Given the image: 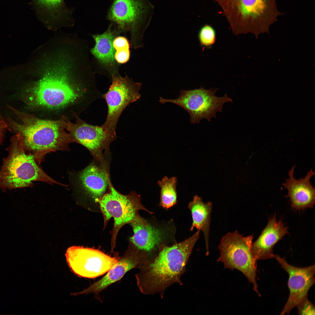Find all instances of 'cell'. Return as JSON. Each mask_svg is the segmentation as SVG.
<instances>
[{
    "mask_svg": "<svg viewBox=\"0 0 315 315\" xmlns=\"http://www.w3.org/2000/svg\"><path fill=\"white\" fill-rule=\"evenodd\" d=\"M66 256L69 266L75 274L90 279L106 273L118 259L97 249L78 246L69 248Z\"/></svg>",
    "mask_w": 315,
    "mask_h": 315,
    "instance_id": "obj_12",
    "label": "cell"
},
{
    "mask_svg": "<svg viewBox=\"0 0 315 315\" xmlns=\"http://www.w3.org/2000/svg\"><path fill=\"white\" fill-rule=\"evenodd\" d=\"M78 181L80 187L96 201L105 194L110 181L105 168L93 163L80 172Z\"/></svg>",
    "mask_w": 315,
    "mask_h": 315,
    "instance_id": "obj_19",
    "label": "cell"
},
{
    "mask_svg": "<svg viewBox=\"0 0 315 315\" xmlns=\"http://www.w3.org/2000/svg\"><path fill=\"white\" fill-rule=\"evenodd\" d=\"M288 233V228L276 216L269 218L268 223L256 240L252 242L251 250L256 261L273 258V249L276 244Z\"/></svg>",
    "mask_w": 315,
    "mask_h": 315,
    "instance_id": "obj_17",
    "label": "cell"
},
{
    "mask_svg": "<svg viewBox=\"0 0 315 315\" xmlns=\"http://www.w3.org/2000/svg\"><path fill=\"white\" fill-rule=\"evenodd\" d=\"M7 129V125L6 121L0 114V144L4 139Z\"/></svg>",
    "mask_w": 315,
    "mask_h": 315,
    "instance_id": "obj_26",
    "label": "cell"
},
{
    "mask_svg": "<svg viewBox=\"0 0 315 315\" xmlns=\"http://www.w3.org/2000/svg\"><path fill=\"white\" fill-rule=\"evenodd\" d=\"M76 122L72 123L65 116L61 118L64 127L75 139L85 147L102 165L104 150L108 149L115 139L110 135L102 126L90 124L75 115Z\"/></svg>",
    "mask_w": 315,
    "mask_h": 315,
    "instance_id": "obj_13",
    "label": "cell"
},
{
    "mask_svg": "<svg viewBox=\"0 0 315 315\" xmlns=\"http://www.w3.org/2000/svg\"><path fill=\"white\" fill-rule=\"evenodd\" d=\"M30 108L61 109L88 99L92 102L102 97L96 84L74 85L64 76L47 75L28 86L21 95Z\"/></svg>",
    "mask_w": 315,
    "mask_h": 315,
    "instance_id": "obj_2",
    "label": "cell"
},
{
    "mask_svg": "<svg viewBox=\"0 0 315 315\" xmlns=\"http://www.w3.org/2000/svg\"><path fill=\"white\" fill-rule=\"evenodd\" d=\"M153 6L148 0H114L108 15L120 30L129 31L132 47L143 46L144 32L154 13Z\"/></svg>",
    "mask_w": 315,
    "mask_h": 315,
    "instance_id": "obj_6",
    "label": "cell"
},
{
    "mask_svg": "<svg viewBox=\"0 0 315 315\" xmlns=\"http://www.w3.org/2000/svg\"><path fill=\"white\" fill-rule=\"evenodd\" d=\"M218 89L206 90L201 87L193 90H181L177 98L167 99L160 97L159 102L162 104L174 103L183 108L189 114L192 124L199 123L204 118L210 121L212 118H216L217 112H222L225 103L233 102L226 94L222 97L216 96Z\"/></svg>",
    "mask_w": 315,
    "mask_h": 315,
    "instance_id": "obj_9",
    "label": "cell"
},
{
    "mask_svg": "<svg viewBox=\"0 0 315 315\" xmlns=\"http://www.w3.org/2000/svg\"><path fill=\"white\" fill-rule=\"evenodd\" d=\"M142 83L135 82L127 76L118 74L112 76V83L103 98L108 107L107 116L102 126L111 136L116 139L117 123L122 113L127 106L139 99V91Z\"/></svg>",
    "mask_w": 315,
    "mask_h": 315,
    "instance_id": "obj_10",
    "label": "cell"
},
{
    "mask_svg": "<svg viewBox=\"0 0 315 315\" xmlns=\"http://www.w3.org/2000/svg\"><path fill=\"white\" fill-rule=\"evenodd\" d=\"M148 256L135 247L133 245L121 257L118 258L115 264L99 280L80 293L93 294L98 295L108 286L119 281L130 270L139 268L148 259Z\"/></svg>",
    "mask_w": 315,
    "mask_h": 315,
    "instance_id": "obj_15",
    "label": "cell"
},
{
    "mask_svg": "<svg viewBox=\"0 0 315 315\" xmlns=\"http://www.w3.org/2000/svg\"><path fill=\"white\" fill-rule=\"evenodd\" d=\"M281 267L288 274V285L290 291L288 300L280 315L288 314L305 297L315 282L314 265L305 267H298L289 264L284 258L274 255Z\"/></svg>",
    "mask_w": 315,
    "mask_h": 315,
    "instance_id": "obj_14",
    "label": "cell"
},
{
    "mask_svg": "<svg viewBox=\"0 0 315 315\" xmlns=\"http://www.w3.org/2000/svg\"><path fill=\"white\" fill-rule=\"evenodd\" d=\"M109 192L105 194L96 202H98L106 224L111 218L114 223L112 234V245L116 243L117 234L124 225L131 223L139 216V211L144 210L150 214L154 213L146 209L142 204L140 195L132 192L123 195L117 191L109 181Z\"/></svg>",
    "mask_w": 315,
    "mask_h": 315,
    "instance_id": "obj_8",
    "label": "cell"
},
{
    "mask_svg": "<svg viewBox=\"0 0 315 315\" xmlns=\"http://www.w3.org/2000/svg\"><path fill=\"white\" fill-rule=\"evenodd\" d=\"M115 50L114 58L118 63L122 64L128 61L130 56V48H120Z\"/></svg>",
    "mask_w": 315,
    "mask_h": 315,
    "instance_id": "obj_25",
    "label": "cell"
},
{
    "mask_svg": "<svg viewBox=\"0 0 315 315\" xmlns=\"http://www.w3.org/2000/svg\"><path fill=\"white\" fill-rule=\"evenodd\" d=\"M198 38L201 46L210 48L216 41V31L210 25L205 24L200 29Z\"/></svg>",
    "mask_w": 315,
    "mask_h": 315,
    "instance_id": "obj_23",
    "label": "cell"
},
{
    "mask_svg": "<svg viewBox=\"0 0 315 315\" xmlns=\"http://www.w3.org/2000/svg\"><path fill=\"white\" fill-rule=\"evenodd\" d=\"M212 207V203L211 202L205 203L197 195L193 197L188 205L192 219L190 230L192 231L196 228L197 230L202 232L205 239L206 254L209 253V236Z\"/></svg>",
    "mask_w": 315,
    "mask_h": 315,
    "instance_id": "obj_21",
    "label": "cell"
},
{
    "mask_svg": "<svg viewBox=\"0 0 315 315\" xmlns=\"http://www.w3.org/2000/svg\"><path fill=\"white\" fill-rule=\"evenodd\" d=\"M200 232L197 230L182 242L164 246L153 259L148 260L139 268L135 277L141 292L146 295L158 293L162 298L165 290L172 285L182 284L181 276Z\"/></svg>",
    "mask_w": 315,
    "mask_h": 315,
    "instance_id": "obj_1",
    "label": "cell"
},
{
    "mask_svg": "<svg viewBox=\"0 0 315 315\" xmlns=\"http://www.w3.org/2000/svg\"><path fill=\"white\" fill-rule=\"evenodd\" d=\"M38 18L49 25L73 24L74 9H70L64 0H32Z\"/></svg>",
    "mask_w": 315,
    "mask_h": 315,
    "instance_id": "obj_18",
    "label": "cell"
},
{
    "mask_svg": "<svg viewBox=\"0 0 315 315\" xmlns=\"http://www.w3.org/2000/svg\"><path fill=\"white\" fill-rule=\"evenodd\" d=\"M158 183L160 188L159 206L167 210L175 205L177 198V178L165 176Z\"/></svg>",
    "mask_w": 315,
    "mask_h": 315,
    "instance_id": "obj_22",
    "label": "cell"
},
{
    "mask_svg": "<svg viewBox=\"0 0 315 315\" xmlns=\"http://www.w3.org/2000/svg\"><path fill=\"white\" fill-rule=\"evenodd\" d=\"M21 121L18 123L10 117L6 120L7 129L15 134H20L26 149L36 155L62 149L70 143L76 142L66 131L61 119L44 120L20 111L8 105Z\"/></svg>",
    "mask_w": 315,
    "mask_h": 315,
    "instance_id": "obj_3",
    "label": "cell"
},
{
    "mask_svg": "<svg viewBox=\"0 0 315 315\" xmlns=\"http://www.w3.org/2000/svg\"><path fill=\"white\" fill-rule=\"evenodd\" d=\"M134 234L130 238L133 245L148 255L165 246L176 243V228L172 221L147 220L140 216L131 223Z\"/></svg>",
    "mask_w": 315,
    "mask_h": 315,
    "instance_id": "obj_11",
    "label": "cell"
},
{
    "mask_svg": "<svg viewBox=\"0 0 315 315\" xmlns=\"http://www.w3.org/2000/svg\"><path fill=\"white\" fill-rule=\"evenodd\" d=\"M299 315H315V306L308 300L307 296L305 297L296 306Z\"/></svg>",
    "mask_w": 315,
    "mask_h": 315,
    "instance_id": "obj_24",
    "label": "cell"
},
{
    "mask_svg": "<svg viewBox=\"0 0 315 315\" xmlns=\"http://www.w3.org/2000/svg\"><path fill=\"white\" fill-rule=\"evenodd\" d=\"M221 8L233 33L268 32L270 26L283 13L276 0H214Z\"/></svg>",
    "mask_w": 315,
    "mask_h": 315,
    "instance_id": "obj_4",
    "label": "cell"
},
{
    "mask_svg": "<svg viewBox=\"0 0 315 315\" xmlns=\"http://www.w3.org/2000/svg\"><path fill=\"white\" fill-rule=\"evenodd\" d=\"M295 167V165L292 167L288 172L289 178L282 184L288 191L286 197L290 198L291 207L294 209L312 208L315 202V189L310 179L315 172L311 169L304 178L298 180L293 176Z\"/></svg>",
    "mask_w": 315,
    "mask_h": 315,
    "instance_id": "obj_16",
    "label": "cell"
},
{
    "mask_svg": "<svg viewBox=\"0 0 315 315\" xmlns=\"http://www.w3.org/2000/svg\"><path fill=\"white\" fill-rule=\"evenodd\" d=\"M253 235L244 237L236 230L223 236L218 248L220 256L218 259L225 268L235 269L241 272L253 285V289L259 295L256 281V261L251 252Z\"/></svg>",
    "mask_w": 315,
    "mask_h": 315,
    "instance_id": "obj_7",
    "label": "cell"
},
{
    "mask_svg": "<svg viewBox=\"0 0 315 315\" xmlns=\"http://www.w3.org/2000/svg\"><path fill=\"white\" fill-rule=\"evenodd\" d=\"M111 27L109 26L102 34L92 35L95 44L91 52L99 63L108 70L112 76L118 73L114 58L116 51L113 45L116 34Z\"/></svg>",
    "mask_w": 315,
    "mask_h": 315,
    "instance_id": "obj_20",
    "label": "cell"
},
{
    "mask_svg": "<svg viewBox=\"0 0 315 315\" xmlns=\"http://www.w3.org/2000/svg\"><path fill=\"white\" fill-rule=\"evenodd\" d=\"M0 169V188L5 190L29 186L35 181L57 183L36 163L34 155L26 152L19 133L13 136Z\"/></svg>",
    "mask_w": 315,
    "mask_h": 315,
    "instance_id": "obj_5",
    "label": "cell"
}]
</instances>
